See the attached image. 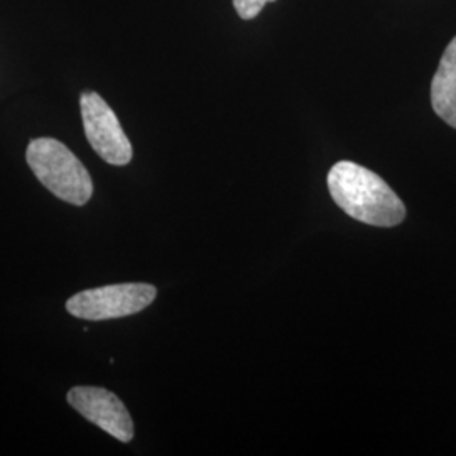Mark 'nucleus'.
Wrapping results in <instances>:
<instances>
[{
    "mask_svg": "<svg viewBox=\"0 0 456 456\" xmlns=\"http://www.w3.org/2000/svg\"><path fill=\"white\" fill-rule=\"evenodd\" d=\"M328 188L343 212L362 224L395 227L406 218V207L391 186L359 164H335L328 173Z\"/></svg>",
    "mask_w": 456,
    "mask_h": 456,
    "instance_id": "obj_1",
    "label": "nucleus"
},
{
    "mask_svg": "<svg viewBox=\"0 0 456 456\" xmlns=\"http://www.w3.org/2000/svg\"><path fill=\"white\" fill-rule=\"evenodd\" d=\"M28 164L36 178L66 203L82 207L94 193V181L80 159L51 137L34 139L28 146Z\"/></svg>",
    "mask_w": 456,
    "mask_h": 456,
    "instance_id": "obj_2",
    "label": "nucleus"
},
{
    "mask_svg": "<svg viewBox=\"0 0 456 456\" xmlns=\"http://www.w3.org/2000/svg\"><path fill=\"white\" fill-rule=\"evenodd\" d=\"M156 288L151 284H112L75 294L66 301V310L75 318L90 322L114 320L146 310L156 299Z\"/></svg>",
    "mask_w": 456,
    "mask_h": 456,
    "instance_id": "obj_3",
    "label": "nucleus"
},
{
    "mask_svg": "<svg viewBox=\"0 0 456 456\" xmlns=\"http://www.w3.org/2000/svg\"><path fill=\"white\" fill-rule=\"evenodd\" d=\"M80 107L86 139L98 156L112 166L131 163V141L109 103L95 92H85Z\"/></svg>",
    "mask_w": 456,
    "mask_h": 456,
    "instance_id": "obj_4",
    "label": "nucleus"
},
{
    "mask_svg": "<svg viewBox=\"0 0 456 456\" xmlns=\"http://www.w3.org/2000/svg\"><path fill=\"white\" fill-rule=\"evenodd\" d=\"M68 403L115 440L129 443L134 438L131 414L114 392L102 387H73L68 392Z\"/></svg>",
    "mask_w": 456,
    "mask_h": 456,
    "instance_id": "obj_5",
    "label": "nucleus"
},
{
    "mask_svg": "<svg viewBox=\"0 0 456 456\" xmlns=\"http://www.w3.org/2000/svg\"><path fill=\"white\" fill-rule=\"evenodd\" d=\"M431 105L440 118L456 129V37L444 49L433 77Z\"/></svg>",
    "mask_w": 456,
    "mask_h": 456,
    "instance_id": "obj_6",
    "label": "nucleus"
},
{
    "mask_svg": "<svg viewBox=\"0 0 456 456\" xmlns=\"http://www.w3.org/2000/svg\"><path fill=\"white\" fill-rule=\"evenodd\" d=\"M267 2H274V0H233V5L242 19H254L261 12Z\"/></svg>",
    "mask_w": 456,
    "mask_h": 456,
    "instance_id": "obj_7",
    "label": "nucleus"
}]
</instances>
